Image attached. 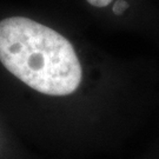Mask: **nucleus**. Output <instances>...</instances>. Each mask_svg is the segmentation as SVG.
I'll return each mask as SVG.
<instances>
[{
	"instance_id": "nucleus-1",
	"label": "nucleus",
	"mask_w": 159,
	"mask_h": 159,
	"mask_svg": "<svg viewBox=\"0 0 159 159\" xmlns=\"http://www.w3.org/2000/svg\"><path fill=\"white\" fill-rule=\"evenodd\" d=\"M0 61L18 79L47 96L71 94L81 81V66L72 44L27 18L0 21Z\"/></svg>"
},
{
	"instance_id": "nucleus-3",
	"label": "nucleus",
	"mask_w": 159,
	"mask_h": 159,
	"mask_svg": "<svg viewBox=\"0 0 159 159\" xmlns=\"http://www.w3.org/2000/svg\"><path fill=\"white\" fill-rule=\"evenodd\" d=\"M89 4H91L92 6H96V7H105L107 6L112 0H86Z\"/></svg>"
},
{
	"instance_id": "nucleus-2",
	"label": "nucleus",
	"mask_w": 159,
	"mask_h": 159,
	"mask_svg": "<svg viewBox=\"0 0 159 159\" xmlns=\"http://www.w3.org/2000/svg\"><path fill=\"white\" fill-rule=\"evenodd\" d=\"M129 7V4L126 1H123V0H118L113 6V11L116 14H121L123 12L125 11L126 8Z\"/></svg>"
}]
</instances>
